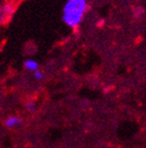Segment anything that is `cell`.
I'll list each match as a JSON object with an SVG mask.
<instances>
[{
	"mask_svg": "<svg viewBox=\"0 0 146 148\" xmlns=\"http://www.w3.org/2000/svg\"><path fill=\"white\" fill-rule=\"evenodd\" d=\"M25 109L29 112V114H34L36 112V109H38V106H36V103L34 101H28L25 104Z\"/></svg>",
	"mask_w": 146,
	"mask_h": 148,
	"instance_id": "6",
	"label": "cell"
},
{
	"mask_svg": "<svg viewBox=\"0 0 146 148\" xmlns=\"http://www.w3.org/2000/svg\"><path fill=\"white\" fill-rule=\"evenodd\" d=\"M0 11L2 12V14L4 15L5 19L7 20L9 18H11V15L14 14L15 5L11 2H6V3H4L1 8H0Z\"/></svg>",
	"mask_w": 146,
	"mask_h": 148,
	"instance_id": "4",
	"label": "cell"
},
{
	"mask_svg": "<svg viewBox=\"0 0 146 148\" xmlns=\"http://www.w3.org/2000/svg\"><path fill=\"white\" fill-rule=\"evenodd\" d=\"M88 10V0H67L62 10L63 22L70 29H77L82 25Z\"/></svg>",
	"mask_w": 146,
	"mask_h": 148,
	"instance_id": "1",
	"label": "cell"
},
{
	"mask_svg": "<svg viewBox=\"0 0 146 148\" xmlns=\"http://www.w3.org/2000/svg\"><path fill=\"white\" fill-rule=\"evenodd\" d=\"M145 15V9L143 6H135L132 9V16L136 20H142Z\"/></svg>",
	"mask_w": 146,
	"mask_h": 148,
	"instance_id": "5",
	"label": "cell"
},
{
	"mask_svg": "<svg viewBox=\"0 0 146 148\" xmlns=\"http://www.w3.org/2000/svg\"><path fill=\"white\" fill-rule=\"evenodd\" d=\"M23 119L21 117H18V116H9L4 120V126L6 128L9 129H15L18 128L23 124Z\"/></svg>",
	"mask_w": 146,
	"mask_h": 148,
	"instance_id": "2",
	"label": "cell"
},
{
	"mask_svg": "<svg viewBox=\"0 0 146 148\" xmlns=\"http://www.w3.org/2000/svg\"><path fill=\"white\" fill-rule=\"evenodd\" d=\"M23 66L26 71H30V73H34V71L40 69V64L34 59H26L23 63Z\"/></svg>",
	"mask_w": 146,
	"mask_h": 148,
	"instance_id": "3",
	"label": "cell"
},
{
	"mask_svg": "<svg viewBox=\"0 0 146 148\" xmlns=\"http://www.w3.org/2000/svg\"><path fill=\"white\" fill-rule=\"evenodd\" d=\"M32 74H34V80H36V81H42L43 78H44V73L41 69H38V71H34Z\"/></svg>",
	"mask_w": 146,
	"mask_h": 148,
	"instance_id": "7",
	"label": "cell"
},
{
	"mask_svg": "<svg viewBox=\"0 0 146 148\" xmlns=\"http://www.w3.org/2000/svg\"><path fill=\"white\" fill-rule=\"evenodd\" d=\"M5 17H4V15L2 14V12L0 11V23H3L4 21H5Z\"/></svg>",
	"mask_w": 146,
	"mask_h": 148,
	"instance_id": "8",
	"label": "cell"
}]
</instances>
